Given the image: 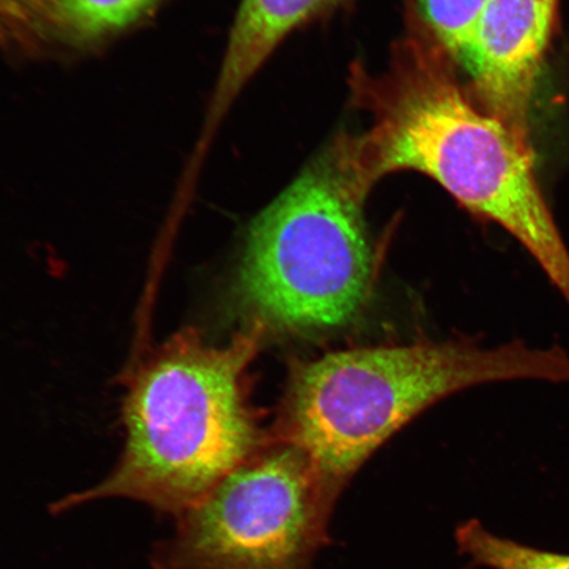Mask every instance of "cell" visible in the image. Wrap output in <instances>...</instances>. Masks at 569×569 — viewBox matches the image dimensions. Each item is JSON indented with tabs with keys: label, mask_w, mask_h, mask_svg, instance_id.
I'll return each mask as SVG.
<instances>
[{
	"label": "cell",
	"mask_w": 569,
	"mask_h": 569,
	"mask_svg": "<svg viewBox=\"0 0 569 569\" xmlns=\"http://www.w3.org/2000/svg\"><path fill=\"white\" fill-rule=\"evenodd\" d=\"M409 16L381 74L360 63L351 70L353 101L371 124L332 142L339 167L367 196L388 174L430 177L467 211L507 230L569 296V249L533 174L529 142L469 101L451 57L415 9Z\"/></svg>",
	"instance_id": "obj_1"
},
{
	"label": "cell",
	"mask_w": 569,
	"mask_h": 569,
	"mask_svg": "<svg viewBox=\"0 0 569 569\" xmlns=\"http://www.w3.org/2000/svg\"><path fill=\"white\" fill-rule=\"evenodd\" d=\"M262 333L251 327L217 347L184 329L149 353L127 382L118 465L53 510L107 498H127L177 518L197 507L264 443L247 382Z\"/></svg>",
	"instance_id": "obj_2"
},
{
	"label": "cell",
	"mask_w": 569,
	"mask_h": 569,
	"mask_svg": "<svg viewBox=\"0 0 569 569\" xmlns=\"http://www.w3.org/2000/svg\"><path fill=\"white\" fill-rule=\"evenodd\" d=\"M515 380L569 383V355L521 340L496 348L451 340L332 352L293 369L283 440L300 448L337 498L377 448L430 405L480 383Z\"/></svg>",
	"instance_id": "obj_3"
},
{
	"label": "cell",
	"mask_w": 569,
	"mask_h": 569,
	"mask_svg": "<svg viewBox=\"0 0 569 569\" xmlns=\"http://www.w3.org/2000/svg\"><path fill=\"white\" fill-rule=\"evenodd\" d=\"M367 197L330 146L252 220L234 282L252 327L320 332L360 315L376 276Z\"/></svg>",
	"instance_id": "obj_4"
},
{
	"label": "cell",
	"mask_w": 569,
	"mask_h": 569,
	"mask_svg": "<svg viewBox=\"0 0 569 569\" xmlns=\"http://www.w3.org/2000/svg\"><path fill=\"white\" fill-rule=\"evenodd\" d=\"M337 498L295 445L262 447L177 518L156 569H310Z\"/></svg>",
	"instance_id": "obj_5"
},
{
	"label": "cell",
	"mask_w": 569,
	"mask_h": 569,
	"mask_svg": "<svg viewBox=\"0 0 569 569\" xmlns=\"http://www.w3.org/2000/svg\"><path fill=\"white\" fill-rule=\"evenodd\" d=\"M558 0H487L465 59L486 110L529 142V112Z\"/></svg>",
	"instance_id": "obj_6"
},
{
	"label": "cell",
	"mask_w": 569,
	"mask_h": 569,
	"mask_svg": "<svg viewBox=\"0 0 569 569\" xmlns=\"http://www.w3.org/2000/svg\"><path fill=\"white\" fill-rule=\"evenodd\" d=\"M346 0H240L213 94L237 102L281 42L308 21Z\"/></svg>",
	"instance_id": "obj_7"
},
{
	"label": "cell",
	"mask_w": 569,
	"mask_h": 569,
	"mask_svg": "<svg viewBox=\"0 0 569 569\" xmlns=\"http://www.w3.org/2000/svg\"><path fill=\"white\" fill-rule=\"evenodd\" d=\"M168 0H53L54 54L96 53L152 20Z\"/></svg>",
	"instance_id": "obj_8"
},
{
	"label": "cell",
	"mask_w": 569,
	"mask_h": 569,
	"mask_svg": "<svg viewBox=\"0 0 569 569\" xmlns=\"http://www.w3.org/2000/svg\"><path fill=\"white\" fill-rule=\"evenodd\" d=\"M457 542L475 566L489 569H569V553L536 549L498 537L475 519L460 526Z\"/></svg>",
	"instance_id": "obj_9"
},
{
	"label": "cell",
	"mask_w": 569,
	"mask_h": 569,
	"mask_svg": "<svg viewBox=\"0 0 569 569\" xmlns=\"http://www.w3.org/2000/svg\"><path fill=\"white\" fill-rule=\"evenodd\" d=\"M0 51L13 60L53 53V0H0Z\"/></svg>",
	"instance_id": "obj_10"
},
{
	"label": "cell",
	"mask_w": 569,
	"mask_h": 569,
	"mask_svg": "<svg viewBox=\"0 0 569 569\" xmlns=\"http://www.w3.org/2000/svg\"><path fill=\"white\" fill-rule=\"evenodd\" d=\"M486 3L487 0H412V9L447 54L460 63Z\"/></svg>",
	"instance_id": "obj_11"
}]
</instances>
